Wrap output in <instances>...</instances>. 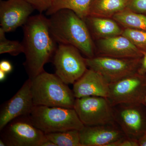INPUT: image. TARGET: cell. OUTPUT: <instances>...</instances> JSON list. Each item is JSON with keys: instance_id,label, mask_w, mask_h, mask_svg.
<instances>
[{"instance_id": "obj_16", "label": "cell", "mask_w": 146, "mask_h": 146, "mask_svg": "<svg viewBox=\"0 0 146 146\" xmlns=\"http://www.w3.org/2000/svg\"><path fill=\"white\" fill-rule=\"evenodd\" d=\"M128 0H92L89 7V16L113 17L126 8Z\"/></svg>"}, {"instance_id": "obj_3", "label": "cell", "mask_w": 146, "mask_h": 146, "mask_svg": "<svg viewBox=\"0 0 146 146\" xmlns=\"http://www.w3.org/2000/svg\"><path fill=\"white\" fill-rule=\"evenodd\" d=\"M31 80L35 106L74 108L76 98L72 90L55 74L44 71Z\"/></svg>"}, {"instance_id": "obj_7", "label": "cell", "mask_w": 146, "mask_h": 146, "mask_svg": "<svg viewBox=\"0 0 146 146\" xmlns=\"http://www.w3.org/2000/svg\"><path fill=\"white\" fill-rule=\"evenodd\" d=\"M52 61L56 74L67 84H74L87 70L85 58L71 45L58 44Z\"/></svg>"}, {"instance_id": "obj_15", "label": "cell", "mask_w": 146, "mask_h": 146, "mask_svg": "<svg viewBox=\"0 0 146 146\" xmlns=\"http://www.w3.org/2000/svg\"><path fill=\"white\" fill-rule=\"evenodd\" d=\"M103 56L119 58H138L143 57L144 52L127 37L123 35L102 38L99 42Z\"/></svg>"}, {"instance_id": "obj_18", "label": "cell", "mask_w": 146, "mask_h": 146, "mask_svg": "<svg viewBox=\"0 0 146 146\" xmlns=\"http://www.w3.org/2000/svg\"><path fill=\"white\" fill-rule=\"evenodd\" d=\"M92 0H54L52 5L46 12L50 16L58 11L68 9L72 11L80 18L84 20L89 16Z\"/></svg>"}, {"instance_id": "obj_29", "label": "cell", "mask_w": 146, "mask_h": 146, "mask_svg": "<svg viewBox=\"0 0 146 146\" xmlns=\"http://www.w3.org/2000/svg\"><path fill=\"white\" fill-rule=\"evenodd\" d=\"M41 146H56V145L46 138L42 143Z\"/></svg>"}, {"instance_id": "obj_32", "label": "cell", "mask_w": 146, "mask_h": 146, "mask_svg": "<svg viewBox=\"0 0 146 146\" xmlns=\"http://www.w3.org/2000/svg\"><path fill=\"white\" fill-rule=\"evenodd\" d=\"M144 104L145 105V107H146V91L145 95V98H144Z\"/></svg>"}, {"instance_id": "obj_33", "label": "cell", "mask_w": 146, "mask_h": 146, "mask_svg": "<svg viewBox=\"0 0 146 146\" xmlns=\"http://www.w3.org/2000/svg\"><path fill=\"white\" fill-rule=\"evenodd\" d=\"M145 15H146V13H145Z\"/></svg>"}, {"instance_id": "obj_10", "label": "cell", "mask_w": 146, "mask_h": 146, "mask_svg": "<svg viewBox=\"0 0 146 146\" xmlns=\"http://www.w3.org/2000/svg\"><path fill=\"white\" fill-rule=\"evenodd\" d=\"M112 107L115 122L126 136L138 140L146 132L145 105L122 104Z\"/></svg>"}, {"instance_id": "obj_30", "label": "cell", "mask_w": 146, "mask_h": 146, "mask_svg": "<svg viewBox=\"0 0 146 146\" xmlns=\"http://www.w3.org/2000/svg\"><path fill=\"white\" fill-rule=\"evenodd\" d=\"M6 74L7 73L3 71L0 70V81H3L5 79L6 77Z\"/></svg>"}, {"instance_id": "obj_23", "label": "cell", "mask_w": 146, "mask_h": 146, "mask_svg": "<svg viewBox=\"0 0 146 146\" xmlns=\"http://www.w3.org/2000/svg\"><path fill=\"white\" fill-rule=\"evenodd\" d=\"M33 7L35 10L42 13L52 6L54 0H25Z\"/></svg>"}, {"instance_id": "obj_21", "label": "cell", "mask_w": 146, "mask_h": 146, "mask_svg": "<svg viewBox=\"0 0 146 146\" xmlns=\"http://www.w3.org/2000/svg\"><path fill=\"white\" fill-rule=\"evenodd\" d=\"M24 52L23 43L7 39L5 32L0 28V54L8 53L16 56L22 53H24Z\"/></svg>"}, {"instance_id": "obj_1", "label": "cell", "mask_w": 146, "mask_h": 146, "mask_svg": "<svg viewBox=\"0 0 146 146\" xmlns=\"http://www.w3.org/2000/svg\"><path fill=\"white\" fill-rule=\"evenodd\" d=\"M23 30L24 65L29 78L32 79L44 72L45 64L52 60L57 43L50 33L48 18L42 13L30 16Z\"/></svg>"}, {"instance_id": "obj_6", "label": "cell", "mask_w": 146, "mask_h": 146, "mask_svg": "<svg viewBox=\"0 0 146 146\" xmlns=\"http://www.w3.org/2000/svg\"><path fill=\"white\" fill-rule=\"evenodd\" d=\"M142 58H119L107 56L85 58L87 67L100 73L110 84L138 72Z\"/></svg>"}, {"instance_id": "obj_27", "label": "cell", "mask_w": 146, "mask_h": 146, "mask_svg": "<svg viewBox=\"0 0 146 146\" xmlns=\"http://www.w3.org/2000/svg\"><path fill=\"white\" fill-rule=\"evenodd\" d=\"M138 73L142 75H146V51L144 53L142 58L141 65L138 71Z\"/></svg>"}, {"instance_id": "obj_13", "label": "cell", "mask_w": 146, "mask_h": 146, "mask_svg": "<svg viewBox=\"0 0 146 146\" xmlns=\"http://www.w3.org/2000/svg\"><path fill=\"white\" fill-rule=\"evenodd\" d=\"M82 146H109L125 135L115 122L86 126L79 131Z\"/></svg>"}, {"instance_id": "obj_19", "label": "cell", "mask_w": 146, "mask_h": 146, "mask_svg": "<svg viewBox=\"0 0 146 146\" xmlns=\"http://www.w3.org/2000/svg\"><path fill=\"white\" fill-rule=\"evenodd\" d=\"M115 21L125 28L146 31V15L125 9L113 16Z\"/></svg>"}, {"instance_id": "obj_25", "label": "cell", "mask_w": 146, "mask_h": 146, "mask_svg": "<svg viewBox=\"0 0 146 146\" xmlns=\"http://www.w3.org/2000/svg\"><path fill=\"white\" fill-rule=\"evenodd\" d=\"M109 146H139L138 140L132 139L127 136L120 138L110 144Z\"/></svg>"}, {"instance_id": "obj_2", "label": "cell", "mask_w": 146, "mask_h": 146, "mask_svg": "<svg viewBox=\"0 0 146 146\" xmlns=\"http://www.w3.org/2000/svg\"><path fill=\"white\" fill-rule=\"evenodd\" d=\"M48 19L50 33L58 44L76 47L88 58L95 56L88 27L85 21L74 11L60 9L51 15Z\"/></svg>"}, {"instance_id": "obj_11", "label": "cell", "mask_w": 146, "mask_h": 146, "mask_svg": "<svg viewBox=\"0 0 146 146\" xmlns=\"http://www.w3.org/2000/svg\"><path fill=\"white\" fill-rule=\"evenodd\" d=\"M29 78L11 98L3 105L0 110V130L7 123L18 117L29 115L35 106Z\"/></svg>"}, {"instance_id": "obj_5", "label": "cell", "mask_w": 146, "mask_h": 146, "mask_svg": "<svg viewBox=\"0 0 146 146\" xmlns=\"http://www.w3.org/2000/svg\"><path fill=\"white\" fill-rule=\"evenodd\" d=\"M1 131V138L6 146H41L46 137L35 126L29 115L11 121Z\"/></svg>"}, {"instance_id": "obj_28", "label": "cell", "mask_w": 146, "mask_h": 146, "mask_svg": "<svg viewBox=\"0 0 146 146\" xmlns=\"http://www.w3.org/2000/svg\"><path fill=\"white\" fill-rule=\"evenodd\" d=\"M139 146H146V132L138 140Z\"/></svg>"}, {"instance_id": "obj_22", "label": "cell", "mask_w": 146, "mask_h": 146, "mask_svg": "<svg viewBox=\"0 0 146 146\" xmlns=\"http://www.w3.org/2000/svg\"><path fill=\"white\" fill-rule=\"evenodd\" d=\"M121 35L128 38L139 49L146 51V31L126 28Z\"/></svg>"}, {"instance_id": "obj_14", "label": "cell", "mask_w": 146, "mask_h": 146, "mask_svg": "<svg viewBox=\"0 0 146 146\" xmlns=\"http://www.w3.org/2000/svg\"><path fill=\"white\" fill-rule=\"evenodd\" d=\"M110 83L100 73L89 69L73 84L72 91L76 98L97 96L107 98Z\"/></svg>"}, {"instance_id": "obj_9", "label": "cell", "mask_w": 146, "mask_h": 146, "mask_svg": "<svg viewBox=\"0 0 146 146\" xmlns=\"http://www.w3.org/2000/svg\"><path fill=\"white\" fill-rule=\"evenodd\" d=\"M146 75L138 72L110 84L107 98L112 106L122 104H144Z\"/></svg>"}, {"instance_id": "obj_12", "label": "cell", "mask_w": 146, "mask_h": 146, "mask_svg": "<svg viewBox=\"0 0 146 146\" xmlns=\"http://www.w3.org/2000/svg\"><path fill=\"white\" fill-rule=\"evenodd\" d=\"M35 10L25 0H1L0 25L5 33L23 26Z\"/></svg>"}, {"instance_id": "obj_26", "label": "cell", "mask_w": 146, "mask_h": 146, "mask_svg": "<svg viewBox=\"0 0 146 146\" xmlns=\"http://www.w3.org/2000/svg\"><path fill=\"white\" fill-rule=\"evenodd\" d=\"M13 67L9 61L7 60H3L0 62V70H1L6 73L10 72L12 71Z\"/></svg>"}, {"instance_id": "obj_4", "label": "cell", "mask_w": 146, "mask_h": 146, "mask_svg": "<svg viewBox=\"0 0 146 146\" xmlns=\"http://www.w3.org/2000/svg\"><path fill=\"white\" fill-rule=\"evenodd\" d=\"M29 117L33 124L45 133L80 131L84 126L74 108L36 106Z\"/></svg>"}, {"instance_id": "obj_8", "label": "cell", "mask_w": 146, "mask_h": 146, "mask_svg": "<svg viewBox=\"0 0 146 146\" xmlns=\"http://www.w3.org/2000/svg\"><path fill=\"white\" fill-rule=\"evenodd\" d=\"M74 108L82 123L86 126L115 122L113 107L106 98L88 96L76 98Z\"/></svg>"}, {"instance_id": "obj_17", "label": "cell", "mask_w": 146, "mask_h": 146, "mask_svg": "<svg viewBox=\"0 0 146 146\" xmlns=\"http://www.w3.org/2000/svg\"><path fill=\"white\" fill-rule=\"evenodd\" d=\"M84 21L95 34L102 38L117 36L122 33L123 31L117 23L109 18L88 16Z\"/></svg>"}, {"instance_id": "obj_20", "label": "cell", "mask_w": 146, "mask_h": 146, "mask_svg": "<svg viewBox=\"0 0 146 146\" xmlns=\"http://www.w3.org/2000/svg\"><path fill=\"white\" fill-rule=\"evenodd\" d=\"M45 134L46 137L56 146H82L79 130L74 129Z\"/></svg>"}, {"instance_id": "obj_31", "label": "cell", "mask_w": 146, "mask_h": 146, "mask_svg": "<svg viewBox=\"0 0 146 146\" xmlns=\"http://www.w3.org/2000/svg\"><path fill=\"white\" fill-rule=\"evenodd\" d=\"M0 146H6L5 143L1 139H0Z\"/></svg>"}, {"instance_id": "obj_24", "label": "cell", "mask_w": 146, "mask_h": 146, "mask_svg": "<svg viewBox=\"0 0 146 146\" xmlns=\"http://www.w3.org/2000/svg\"><path fill=\"white\" fill-rule=\"evenodd\" d=\"M126 9L135 13L145 14L146 0H128Z\"/></svg>"}]
</instances>
